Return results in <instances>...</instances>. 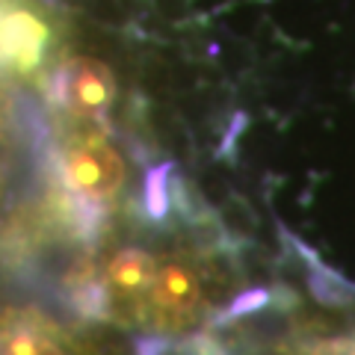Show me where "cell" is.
Returning a JSON list of instances; mask_svg holds the SVG:
<instances>
[{
  "instance_id": "cell-1",
  "label": "cell",
  "mask_w": 355,
  "mask_h": 355,
  "mask_svg": "<svg viewBox=\"0 0 355 355\" xmlns=\"http://www.w3.org/2000/svg\"><path fill=\"white\" fill-rule=\"evenodd\" d=\"M187 187L169 166L154 169L139 193V225L121 222L74 246L57 275V296L71 314L139 338L175 340L219 326L243 308L234 254L198 219Z\"/></svg>"
},
{
  "instance_id": "cell-2",
  "label": "cell",
  "mask_w": 355,
  "mask_h": 355,
  "mask_svg": "<svg viewBox=\"0 0 355 355\" xmlns=\"http://www.w3.org/2000/svg\"><path fill=\"white\" fill-rule=\"evenodd\" d=\"M0 355H125L92 320L0 296Z\"/></svg>"
},
{
  "instance_id": "cell-3",
  "label": "cell",
  "mask_w": 355,
  "mask_h": 355,
  "mask_svg": "<svg viewBox=\"0 0 355 355\" xmlns=\"http://www.w3.org/2000/svg\"><path fill=\"white\" fill-rule=\"evenodd\" d=\"M62 21L53 0H0V77L42 83L62 60Z\"/></svg>"
},
{
  "instance_id": "cell-4",
  "label": "cell",
  "mask_w": 355,
  "mask_h": 355,
  "mask_svg": "<svg viewBox=\"0 0 355 355\" xmlns=\"http://www.w3.org/2000/svg\"><path fill=\"white\" fill-rule=\"evenodd\" d=\"M44 116L0 77V214L44 184Z\"/></svg>"
},
{
  "instance_id": "cell-5",
  "label": "cell",
  "mask_w": 355,
  "mask_h": 355,
  "mask_svg": "<svg viewBox=\"0 0 355 355\" xmlns=\"http://www.w3.org/2000/svg\"><path fill=\"white\" fill-rule=\"evenodd\" d=\"M44 92L53 113L62 119L113 121V110L119 104V80L113 69L86 53L62 57L44 80Z\"/></svg>"
},
{
  "instance_id": "cell-6",
  "label": "cell",
  "mask_w": 355,
  "mask_h": 355,
  "mask_svg": "<svg viewBox=\"0 0 355 355\" xmlns=\"http://www.w3.org/2000/svg\"><path fill=\"white\" fill-rule=\"evenodd\" d=\"M275 355H355V320L302 323Z\"/></svg>"
}]
</instances>
